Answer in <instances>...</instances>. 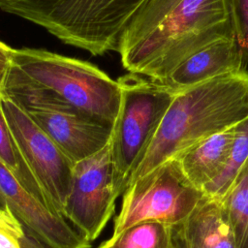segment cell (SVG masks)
I'll list each match as a JSON object with an SVG mask.
<instances>
[{"instance_id":"d6986e66","label":"cell","mask_w":248,"mask_h":248,"mask_svg":"<svg viewBox=\"0 0 248 248\" xmlns=\"http://www.w3.org/2000/svg\"><path fill=\"white\" fill-rule=\"evenodd\" d=\"M13 49L0 41V93L2 94L7 83L10 72L13 68Z\"/></svg>"},{"instance_id":"52a82bcc","label":"cell","mask_w":248,"mask_h":248,"mask_svg":"<svg viewBox=\"0 0 248 248\" xmlns=\"http://www.w3.org/2000/svg\"><path fill=\"white\" fill-rule=\"evenodd\" d=\"M205 198L169 160L128 185L111 236L139 223L159 222L171 227L185 220Z\"/></svg>"},{"instance_id":"8fae6325","label":"cell","mask_w":248,"mask_h":248,"mask_svg":"<svg viewBox=\"0 0 248 248\" xmlns=\"http://www.w3.org/2000/svg\"><path fill=\"white\" fill-rule=\"evenodd\" d=\"M243 71L246 70L242 54L233 37L214 42L198 50L159 83L176 93L209 79Z\"/></svg>"},{"instance_id":"2e32d148","label":"cell","mask_w":248,"mask_h":248,"mask_svg":"<svg viewBox=\"0 0 248 248\" xmlns=\"http://www.w3.org/2000/svg\"><path fill=\"white\" fill-rule=\"evenodd\" d=\"M97 248H175L172 227L159 222L139 223L110 236Z\"/></svg>"},{"instance_id":"ba28073f","label":"cell","mask_w":248,"mask_h":248,"mask_svg":"<svg viewBox=\"0 0 248 248\" xmlns=\"http://www.w3.org/2000/svg\"><path fill=\"white\" fill-rule=\"evenodd\" d=\"M117 199L108 142L97 153L74 164L61 214L92 242L110 220Z\"/></svg>"},{"instance_id":"5b68a950","label":"cell","mask_w":248,"mask_h":248,"mask_svg":"<svg viewBox=\"0 0 248 248\" xmlns=\"http://www.w3.org/2000/svg\"><path fill=\"white\" fill-rule=\"evenodd\" d=\"M121 104L109 140L114 185L119 198L140 161L175 92L150 78L126 74L117 79Z\"/></svg>"},{"instance_id":"8992f818","label":"cell","mask_w":248,"mask_h":248,"mask_svg":"<svg viewBox=\"0 0 248 248\" xmlns=\"http://www.w3.org/2000/svg\"><path fill=\"white\" fill-rule=\"evenodd\" d=\"M2 95L12 99L75 164L110 140L112 127L83 114L13 65Z\"/></svg>"},{"instance_id":"e0dca14e","label":"cell","mask_w":248,"mask_h":248,"mask_svg":"<svg viewBox=\"0 0 248 248\" xmlns=\"http://www.w3.org/2000/svg\"><path fill=\"white\" fill-rule=\"evenodd\" d=\"M248 159V117L235 125L234 139L227 164L220 175L203 191L206 198L219 201Z\"/></svg>"},{"instance_id":"ac0fdd59","label":"cell","mask_w":248,"mask_h":248,"mask_svg":"<svg viewBox=\"0 0 248 248\" xmlns=\"http://www.w3.org/2000/svg\"><path fill=\"white\" fill-rule=\"evenodd\" d=\"M232 27L240 48L244 69L248 71V0H230Z\"/></svg>"},{"instance_id":"5bb4252c","label":"cell","mask_w":248,"mask_h":248,"mask_svg":"<svg viewBox=\"0 0 248 248\" xmlns=\"http://www.w3.org/2000/svg\"><path fill=\"white\" fill-rule=\"evenodd\" d=\"M218 202L232 227L236 248H248V159Z\"/></svg>"},{"instance_id":"6da1fadb","label":"cell","mask_w":248,"mask_h":248,"mask_svg":"<svg viewBox=\"0 0 248 248\" xmlns=\"http://www.w3.org/2000/svg\"><path fill=\"white\" fill-rule=\"evenodd\" d=\"M233 37L230 0H146L116 52L128 73L162 82L198 50Z\"/></svg>"},{"instance_id":"9c48e42d","label":"cell","mask_w":248,"mask_h":248,"mask_svg":"<svg viewBox=\"0 0 248 248\" xmlns=\"http://www.w3.org/2000/svg\"><path fill=\"white\" fill-rule=\"evenodd\" d=\"M2 97L8 125L23 160L52 208L61 214L70 191L74 163L19 106L9 97Z\"/></svg>"},{"instance_id":"4fadbf2b","label":"cell","mask_w":248,"mask_h":248,"mask_svg":"<svg viewBox=\"0 0 248 248\" xmlns=\"http://www.w3.org/2000/svg\"><path fill=\"white\" fill-rule=\"evenodd\" d=\"M235 125L217 132L173 158L185 178L202 193L224 170L231 153Z\"/></svg>"},{"instance_id":"9a60e30c","label":"cell","mask_w":248,"mask_h":248,"mask_svg":"<svg viewBox=\"0 0 248 248\" xmlns=\"http://www.w3.org/2000/svg\"><path fill=\"white\" fill-rule=\"evenodd\" d=\"M3 97L0 93V162L9 170L16 181L29 191L32 195L41 200L44 203L50 205L46 194L23 160L19 149L15 141L13 134L8 125L2 105ZM54 210V209H53ZM55 211V210H54ZM57 212V211H56Z\"/></svg>"},{"instance_id":"7a4b0ae2","label":"cell","mask_w":248,"mask_h":248,"mask_svg":"<svg viewBox=\"0 0 248 248\" xmlns=\"http://www.w3.org/2000/svg\"><path fill=\"white\" fill-rule=\"evenodd\" d=\"M247 117V71L224 75L176 92L128 185L201 140Z\"/></svg>"},{"instance_id":"30bf717a","label":"cell","mask_w":248,"mask_h":248,"mask_svg":"<svg viewBox=\"0 0 248 248\" xmlns=\"http://www.w3.org/2000/svg\"><path fill=\"white\" fill-rule=\"evenodd\" d=\"M0 207L7 209L26 233L46 248H91L60 213L22 187L0 162Z\"/></svg>"},{"instance_id":"ffe728a7","label":"cell","mask_w":248,"mask_h":248,"mask_svg":"<svg viewBox=\"0 0 248 248\" xmlns=\"http://www.w3.org/2000/svg\"><path fill=\"white\" fill-rule=\"evenodd\" d=\"M0 231L18 238H24L27 235L20 223L7 209L2 207H0Z\"/></svg>"},{"instance_id":"3957f363","label":"cell","mask_w":248,"mask_h":248,"mask_svg":"<svg viewBox=\"0 0 248 248\" xmlns=\"http://www.w3.org/2000/svg\"><path fill=\"white\" fill-rule=\"evenodd\" d=\"M146 0H0V10L92 55L117 51L126 27Z\"/></svg>"},{"instance_id":"277c9868","label":"cell","mask_w":248,"mask_h":248,"mask_svg":"<svg viewBox=\"0 0 248 248\" xmlns=\"http://www.w3.org/2000/svg\"><path fill=\"white\" fill-rule=\"evenodd\" d=\"M14 67L83 114L113 127L121 86L97 66L43 48L13 49Z\"/></svg>"},{"instance_id":"7c38bea8","label":"cell","mask_w":248,"mask_h":248,"mask_svg":"<svg viewBox=\"0 0 248 248\" xmlns=\"http://www.w3.org/2000/svg\"><path fill=\"white\" fill-rule=\"evenodd\" d=\"M172 234L175 248H236L220 202L206 197L185 220L172 227Z\"/></svg>"}]
</instances>
